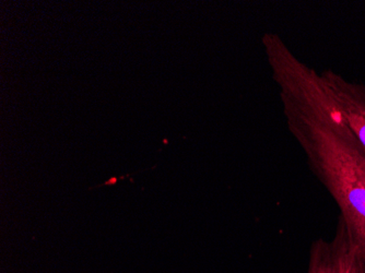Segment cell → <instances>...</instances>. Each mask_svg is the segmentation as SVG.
Returning a JSON list of instances; mask_svg holds the SVG:
<instances>
[{
  "mask_svg": "<svg viewBox=\"0 0 365 273\" xmlns=\"http://www.w3.org/2000/svg\"><path fill=\"white\" fill-rule=\"evenodd\" d=\"M307 273H365L362 252L340 215L331 239L319 238L312 243Z\"/></svg>",
  "mask_w": 365,
  "mask_h": 273,
  "instance_id": "cell-2",
  "label": "cell"
},
{
  "mask_svg": "<svg viewBox=\"0 0 365 273\" xmlns=\"http://www.w3.org/2000/svg\"><path fill=\"white\" fill-rule=\"evenodd\" d=\"M279 88L287 127L307 157L312 173L340 210L365 259V150L346 124L321 73L295 56L276 33L262 38Z\"/></svg>",
  "mask_w": 365,
  "mask_h": 273,
  "instance_id": "cell-1",
  "label": "cell"
},
{
  "mask_svg": "<svg viewBox=\"0 0 365 273\" xmlns=\"http://www.w3.org/2000/svg\"><path fill=\"white\" fill-rule=\"evenodd\" d=\"M321 76L346 124L365 150V83L344 79L331 69L322 71Z\"/></svg>",
  "mask_w": 365,
  "mask_h": 273,
  "instance_id": "cell-3",
  "label": "cell"
}]
</instances>
